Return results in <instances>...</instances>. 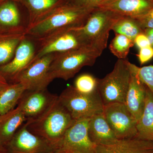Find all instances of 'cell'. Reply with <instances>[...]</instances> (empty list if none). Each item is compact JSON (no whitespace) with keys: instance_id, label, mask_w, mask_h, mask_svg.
Returning <instances> with one entry per match:
<instances>
[{"instance_id":"6da1fadb","label":"cell","mask_w":153,"mask_h":153,"mask_svg":"<svg viewBox=\"0 0 153 153\" xmlns=\"http://www.w3.org/2000/svg\"><path fill=\"white\" fill-rule=\"evenodd\" d=\"M96 9L78 5L68 0L45 16L28 25L25 33L27 37L38 40L60 29L82 27Z\"/></svg>"},{"instance_id":"7a4b0ae2","label":"cell","mask_w":153,"mask_h":153,"mask_svg":"<svg viewBox=\"0 0 153 153\" xmlns=\"http://www.w3.org/2000/svg\"><path fill=\"white\" fill-rule=\"evenodd\" d=\"M75 121L57 96L43 114L25 123L30 131L46 140L55 149Z\"/></svg>"},{"instance_id":"3957f363","label":"cell","mask_w":153,"mask_h":153,"mask_svg":"<svg viewBox=\"0 0 153 153\" xmlns=\"http://www.w3.org/2000/svg\"><path fill=\"white\" fill-rule=\"evenodd\" d=\"M102 51L86 45L79 49L63 53H56L50 67L51 79L67 80L74 77L85 66H93Z\"/></svg>"},{"instance_id":"277c9868","label":"cell","mask_w":153,"mask_h":153,"mask_svg":"<svg viewBox=\"0 0 153 153\" xmlns=\"http://www.w3.org/2000/svg\"><path fill=\"white\" fill-rule=\"evenodd\" d=\"M131 76L129 61L118 59L112 71L99 79V93L104 105L113 102L125 103Z\"/></svg>"},{"instance_id":"5b68a950","label":"cell","mask_w":153,"mask_h":153,"mask_svg":"<svg viewBox=\"0 0 153 153\" xmlns=\"http://www.w3.org/2000/svg\"><path fill=\"white\" fill-rule=\"evenodd\" d=\"M58 99L74 120L90 119L103 113L104 104L98 91L84 94L70 86L63 91Z\"/></svg>"},{"instance_id":"8992f818","label":"cell","mask_w":153,"mask_h":153,"mask_svg":"<svg viewBox=\"0 0 153 153\" xmlns=\"http://www.w3.org/2000/svg\"><path fill=\"white\" fill-rule=\"evenodd\" d=\"M122 16L111 11L96 8L90 14L80 29L88 44L103 52L107 45L109 33Z\"/></svg>"},{"instance_id":"52a82bcc","label":"cell","mask_w":153,"mask_h":153,"mask_svg":"<svg viewBox=\"0 0 153 153\" xmlns=\"http://www.w3.org/2000/svg\"><path fill=\"white\" fill-rule=\"evenodd\" d=\"M80 28L60 29L37 40L40 42V47L32 63L45 55L68 52L89 45L82 36Z\"/></svg>"},{"instance_id":"ba28073f","label":"cell","mask_w":153,"mask_h":153,"mask_svg":"<svg viewBox=\"0 0 153 153\" xmlns=\"http://www.w3.org/2000/svg\"><path fill=\"white\" fill-rule=\"evenodd\" d=\"M103 114L118 139L136 137L137 121L125 103L113 102L105 105Z\"/></svg>"},{"instance_id":"9c48e42d","label":"cell","mask_w":153,"mask_h":153,"mask_svg":"<svg viewBox=\"0 0 153 153\" xmlns=\"http://www.w3.org/2000/svg\"><path fill=\"white\" fill-rule=\"evenodd\" d=\"M89 119L75 120L55 149L62 153H96V145L88 131Z\"/></svg>"},{"instance_id":"30bf717a","label":"cell","mask_w":153,"mask_h":153,"mask_svg":"<svg viewBox=\"0 0 153 153\" xmlns=\"http://www.w3.org/2000/svg\"><path fill=\"white\" fill-rule=\"evenodd\" d=\"M55 54L45 55L34 61L19 75L16 83H22L27 90L47 88L52 81L49 74V70Z\"/></svg>"},{"instance_id":"8fae6325","label":"cell","mask_w":153,"mask_h":153,"mask_svg":"<svg viewBox=\"0 0 153 153\" xmlns=\"http://www.w3.org/2000/svg\"><path fill=\"white\" fill-rule=\"evenodd\" d=\"M5 153H49L54 147L41 137L30 131L25 122L6 146Z\"/></svg>"},{"instance_id":"7c38bea8","label":"cell","mask_w":153,"mask_h":153,"mask_svg":"<svg viewBox=\"0 0 153 153\" xmlns=\"http://www.w3.org/2000/svg\"><path fill=\"white\" fill-rule=\"evenodd\" d=\"M36 53L33 41L26 36L17 47L13 59L0 66V73L9 83H16L19 75L31 65Z\"/></svg>"},{"instance_id":"4fadbf2b","label":"cell","mask_w":153,"mask_h":153,"mask_svg":"<svg viewBox=\"0 0 153 153\" xmlns=\"http://www.w3.org/2000/svg\"><path fill=\"white\" fill-rule=\"evenodd\" d=\"M58 96L46 89L27 90L20 99L18 106L27 120L38 117L52 104Z\"/></svg>"},{"instance_id":"5bb4252c","label":"cell","mask_w":153,"mask_h":153,"mask_svg":"<svg viewBox=\"0 0 153 153\" xmlns=\"http://www.w3.org/2000/svg\"><path fill=\"white\" fill-rule=\"evenodd\" d=\"M130 67L131 76L125 104L138 121L144 109L148 88L138 76L134 64L130 62Z\"/></svg>"},{"instance_id":"9a60e30c","label":"cell","mask_w":153,"mask_h":153,"mask_svg":"<svg viewBox=\"0 0 153 153\" xmlns=\"http://www.w3.org/2000/svg\"><path fill=\"white\" fill-rule=\"evenodd\" d=\"M153 7V0H114L97 8L122 16L138 19Z\"/></svg>"},{"instance_id":"2e32d148","label":"cell","mask_w":153,"mask_h":153,"mask_svg":"<svg viewBox=\"0 0 153 153\" xmlns=\"http://www.w3.org/2000/svg\"><path fill=\"white\" fill-rule=\"evenodd\" d=\"M96 153H153V141L137 137L119 139L113 144L96 145Z\"/></svg>"},{"instance_id":"e0dca14e","label":"cell","mask_w":153,"mask_h":153,"mask_svg":"<svg viewBox=\"0 0 153 153\" xmlns=\"http://www.w3.org/2000/svg\"><path fill=\"white\" fill-rule=\"evenodd\" d=\"M88 131L91 140L96 145L113 144L119 140L108 123L103 113L90 118Z\"/></svg>"},{"instance_id":"ac0fdd59","label":"cell","mask_w":153,"mask_h":153,"mask_svg":"<svg viewBox=\"0 0 153 153\" xmlns=\"http://www.w3.org/2000/svg\"><path fill=\"white\" fill-rule=\"evenodd\" d=\"M27 120L19 106L0 116V143L5 147L19 128Z\"/></svg>"},{"instance_id":"d6986e66","label":"cell","mask_w":153,"mask_h":153,"mask_svg":"<svg viewBox=\"0 0 153 153\" xmlns=\"http://www.w3.org/2000/svg\"><path fill=\"white\" fill-rule=\"evenodd\" d=\"M26 36L24 30H3L0 33V66L13 59L17 47Z\"/></svg>"},{"instance_id":"ffe728a7","label":"cell","mask_w":153,"mask_h":153,"mask_svg":"<svg viewBox=\"0 0 153 153\" xmlns=\"http://www.w3.org/2000/svg\"><path fill=\"white\" fill-rule=\"evenodd\" d=\"M68 0H19L27 9L29 14L28 25L49 13Z\"/></svg>"},{"instance_id":"44dd1931","label":"cell","mask_w":153,"mask_h":153,"mask_svg":"<svg viewBox=\"0 0 153 153\" xmlns=\"http://www.w3.org/2000/svg\"><path fill=\"white\" fill-rule=\"evenodd\" d=\"M137 128L136 137L153 141V96L148 88L144 109L137 122Z\"/></svg>"},{"instance_id":"7402d4cb","label":"cell","mask_w":153,"mask_h":153,"mask_svg":"<svg viewBox=\"0 0 153 153\" xmlns=\"http://www.w3.org/2000/svg\"><path fill=\"white\" fill-rule=\"evenodd\" d=\"M26 91L21 82L9 83L0 91V116L14 109Z\"/></svg>"},{"instance_id":"603a6c76","label":"cell","mask_w":153,"mask_h":153,"mask_svg":"<svg viewBox=\"0 0 153 153\" xmlns=\"http://www.w3.org/2000/svg\"><path fill=\"white\" fill-rule=\"evenodd\" d=\"M16 3L8 0L0 4V28L2 30H25L20 26L21 16Z\"/></svg>"},{"instance_id":"cb8c5ba5","label":"cell","mask_w":153,"mask_h":153,"mask_svg":"<svg viewBox=\"0 0 153 153\" xmlns=\"http://www.w3.org/2000/svg\"><path fill=\"white\" fill-rule=\"evenodd\" d=\"M111 30L115 34L123 35L133 41L139 34L144 33V30L135 19L124 16L118 19Z\"/></svg>"},{"instance_id":"d4e9b609","label":"cell","mask_w":153,"mask_h":153,"mask_svg":"<svg viewBox=\"0 0 153 153\" xmlns=\"http://www.w3.org/2000/svg\"><path fill=\"white\" fill-rule=\"evenodd\" d=\"M134 45V41L129 38L123 35L116 34L109 48L111 52L119 59H125Z\"/></svg>"},{"instance_id":"484cf974","label":"cell","mask_w":153,"mask_h":153,"mask_svg":"<svg viewBox=\"0 0 153 153\" xmlns=\"http://www.w3.org/2000/svg\"><path fill=\"white\" fill-rule=\"evenodd\" d=\"M98 79L92 74L84 73L76 77L74 87L80 93L91 94L98 91Z\"/></svg>"},{"instance_id":"4316f807","label":"cell","mask_w":153,"mask_h":153,"mask_svg":"<svg viewBox=\"0 0 153 153\" xmlns=\"http://www.w3.org/2000/svg\"><path fill=\"white\" fill-rule=\"evenodd\" d=\"M134 68L140 79L153 96V65L139 67L134 64Z\"/></svg>"},{"instance_id":"83f0119b","label":"cell","mask_w":153,"mask_h":153,"mask_svg":"<svg viewBox=\"0 0 153 153\" xmlns=\"http://www.w3.org/2000/svg\"><path fill=\"white\" fill-rule=\"evenodd\" d=\"M114 0H68L73 4L87 7L97 8Z\"/></svg>"},{"instance_id":"f1b7e54d","label":"cell","mask_w":153,"mask_h":153,"mask_svg":"<svg viewBox=\"0 0 153 153\" xmlns=\"http://www.w3.org/2000/svg\"><path fill=\"white\" fill-rule=\"evenodd\" d=\"M135 19L143 30L153 29V7L144 16Z\"/></svg>"},{"instance_id":"f546056e","label":"cell","mask_w":153,"mask_h":153,"mask_svg":"<svg viewBox=\"0 0 153 153\" xmlns=\"http://www.w3.org/2000/svg\"><path fill=\"white\" fill-rule=\"evenodd\" d=\"M137 56L141 65L147 63L153 57V47L150 46L140 49L139 52Z\"/></svg>"},{"instance_id":"4dcf8cb0","label":"cell","mask_w":153,"mask_h":153,"mask_svg":"<svg viewBox=\"0 0 153 153\" xmlns=\"http://www.w3.org/2000/svg\"><path fill=\"white\" fill-rule=\"evenodd\" d=\"M134 42L139 49L151 46L149 38L144 33L139 34L136 37Z\"/></svg>"},{"instance_id":"1f68e13d","label":"cell","mask_w":153,"mask_h":153,"mask_svg":"<svg viewBox=\"0 0 153 153\" xmlns=\"http://www.w3.org/2000/svg\"><path fill=\"white\" fill-rule=\"evenodd\" d=\"M144 33L147 36L151 46L153 48V29H145Z\"/></svg>"},{"instance_id":"d6a6232c","label":"cell","mask_w":153,"mask_h":153,"mask_svg":"<svg viewBox=\"0 0 153 153\" xmlns=\"http://www.w3.org/2000/svg\"><path fill=\"white\" fill-rule=\"evenodd\" d=\"M9 84L5 78L0 73V91Z\"/></svg>"},{"instance_id":"836d02e7","label":"cell","mask_w":153,"mask_h":153,"mask_svg":"<svg viewBox=\"0 0 153 153\" xmlns=\"http://www.w3.org/2000/svg\"><path fill=\"white\" fill-rule=\"evenodd\" d=\"M6 152V149L5 147L0 143V153H5Z\"/></svg>"},{"instance_id":"e575fe53","label":"cell","mask_w":153,"mask_h":153,"mask_svg":"<svg viewBox=\"0 0 153 153\" xmlns=\"http://www.w3.org/2000/svg\"><path fill=\"white\" fill-rule=\"evenodd\" d=\"M7 1H8V0H0V4L4 2ZM12 1H15L16 2H19V0H12Z\"/></svg>"},{"instance_id":"d590c367","label":"cell","mask_w":153,"mask_h":153,"mask_svg":"<svg viewBox=\"0 0 153 153\" xmlns=\"http://www.w3.org/2000/svg\"><path fill=\"white\" fill-rule=\"evenodd\" d=\"M49 153H62L60 152H58V151L54 149V150L52 151V152H51Z\"/></svg>"},{"instance_id":"8d00e7d4","label":"cell","mask_w":153,"mask_h":153,"mask_svg":"<svg viewBox=\"0 0 153 153\" xmlns=\"http://www.w3.org/2000/svg\"><path fill=\"white\" fill-rule=\"evenodd\" d=\"M2 31H3V30H2L0 28V33H1V32Z\"/></svg>"}]
</instances>
